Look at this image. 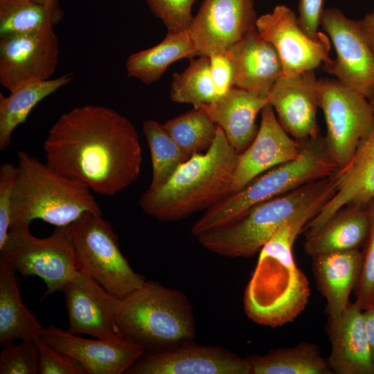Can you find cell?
Returning a JSON list of instances; mask_svg holds the SVG:
<instances>
[{"label":"cell","instance_id":"7402d4cb","mask_svg":"<svg viewBox=\"0 0 374 374\" xmlns=\"http://www.w3.org/2000/svg\"><path fill=\"white\" fill-rule=\"evenodd\" d=\"M226 53L232 63L233 86L268 94L283 75L279 55L274 46L252 29Z\"/></svg>","mask_w":374,"mask_h":374},{"label":"cell","instance_id":"603a6c76","mask_svg":"<svg viewBox=\"0 0 374 374\" xmlns=\"http://www.w3.org/2000/svg\"><path fill=\"white\" fill-rule=\"evenodd\" d=\"M268 104V94L233 87L215 104L199 109L222 130L230 145L240 154L256 137V116Z\"/></svg>","mask_w":374,"mask_h":374},{"label":"cell","instance_id":"484cf974","mask_svg":"<svg viewBox=\"0 0 374 374\" xmlns=\"http://www.w3.org/2000/svg\"><path fill=\"white\" fill-rule=\"evenodd\" d=\"M12 264L0 256V344L16 339L34 341L44 328L23 303Z\"/></svg>","mask_w":374,"mask_h":374},{"label":"cell","instance_id":"8d00e7d4","mask_svg":"<svg viewBox=\"0 0 374 374\" xmlns=\"http://www.w3.org/2000/svg\"><path fill=\"white\" fill-rule=\"evenodd\" d=\"M34 341L38 350L39 374H87L78 361L56 349L42 337Z\"/></svg>","mask_w":374,"mask_h":374},{"label":"cell","instance_id":"f546056e","mask_svg":"<svg viewBox=\"0 0 374 374\" xmlns=\"http://www.w3.org/2000/svg\"><path fill=\"white\" fill-rule=\"evenodd\" d=\"M63 17L58 0L51 4L37 0H0V38L54 26Z\"/></svg>","mask_w":374,"mask_h":374},{"label":"cell","instance_id":"e0dca14e","mask_svg":"<svg viewBox=\"0 0 374 374\" xmlns=\"http://www.w3.org/2000/svg\"><path fill=\"white\" fill-rule=\"evenodd\" d=\"M42 337L78 361L89 374L126 373L145 353L139 345L121 336L108 339L83 338L53 325L46 328Z\"/></svg>","mask_w":374,"mask_h":374},{"label":"cell","instance_id":"1f68e13d","mask_svg":"<svg viewBox=\"0 0 374 374\" xmlns=\"http://www.w3.org/2000/svg\"><path fill=\"white\" fill-rule=\"evenodd\" d=\"M170 99L176 103H188L199 109L217 101L210 71L208 56L190 58V64L180 73H173Z\"/></svg>","mask_w":374,"mask_h":374},{"label":"cell","instance_id":"d4e9b609","mask_svg":"<svg viewBox=\"0 0 374 374\" xmlns=\"http://www.w3.org/2000/svg\"><path fill=\"white\" fill-rule=\"evenodd\" d=\"M370 229L366 206L346 205L338 210L315 233L305 236V252L312 257L332 252L359 249Z\"/></svg>","mask_w":374,"mask_h":374},{"label":"cell","instance_id":"277c9868","mask_svg":"<svg viewBox=\"0 0 374 374\" xmlns=\"http://www.w3.org/2000/svg\"><path fill=\"white\" fill-rule=\"evenodd\" d=\"M17 160L10 229L29 226L35 220L65 226L86 213L103 215L92 190L82 181L26 152H18Z\"/></svg>","mask_w":374,"mask_h":374},{"label":"cell","instance_id":"30bf717a","mask_svg":"<svg viewBox=\"0 0 374 374\" xmlns=\"http://www.w3.org/2000/svg\"><path fill=\"white\" fill-rule=\"evenodd\" d=\"M318 96L327 127L326 150L337 168L341 169L373 127L374 113L367 98L337 80H319Z\"/></svg>","mask_w":374,"mask_h":374},{"label":"cell","instance_id":"836d02e7","mask_svg":"<svg viewBox=\"0 0 374 374\" xmlns=\"http://www.w3.org/2000/svg\"><path fill=\"white\" fill-rule=\"evenodd\" d=\"M39 373L38 350L34 341L21 340L2 346L0 374Z\"/></svg>","mask_w":374,"mask_h":374},{"label":"cell","instance_id":"d6a6232c","mask_svg":"<svg viewBox=\"0 0 374 374\" xmlns=\"http://www.w3.org/2000/svg\"><path fill=\"white\" fill-rule=\"evenodd\" d=\"M163 125L189 158L211 148L218 128L205 112L195 108Z\"/></svg>","mask_w":374,"mask_h":374},{"label":"cell","instance_id":"d590c367","mask_svg":"<svg viewBox=\"0 0 374 374\" xmlns=\"http://www.w3.org/2000/svg\"><path fill=\"white\" fill-rule=\"evenodd\" d=\"M152 12L159 18L168 31L188 30L193 16L191 10L195 0H145Z\"/></svg>","mask_w":374,"mask_h":374},{"label":"cell","instance_id":"f35d334b","mask_svg":"<svg viewBox=\"0 0 374 374\" xmlns=\"http://www.w3.org/2000/svg\"><path fill=\"white\" fill-rule=\"evenodd\" d=\"M209 60L211 75L218 100L234 87L233 66L226 53L211 55Z\"/></svg>","mask_w":374,"mask_h":374},{"label":"cell","instance_id":"ac0fdd59","mask_svg":"<svg viewBox=\"0 0 374 374\" xmlns=\"http://www.w3.org/2000/svg\"><path fill=\"white\" fill-rule=\"evenodd\" d=\"M300 153V143L288 134L271 105H267L261 111L256 137L238 155L229 193L242 189L271 168L297 159Z\"/></svg>","mask_w":374,"mask_h":374},{"label":"cell","instance_id":"e575fe53","mask_svg":"<svg viewBox=\"0 0 374 374\" xmlns=\"http://www.w3.org/2000/svg\"><path fill=\"white\" fill-rule=\"evenodd\" d=\"M370 229L363 252L361 275L355 288V302L365 310L374 306V199L366 206Z\"/></svg>","mask_w":374,"mask_h":374},{"label":"cell","instance_id":"3957f363","mask_svg":"<svg viewBox=\"0 0 374 374\" xmlns=\"http://www.w3.org/2000/svg\"><path fill=\"white\" fill-rule=\"evenodd\" d=\"M238 155L218 126L208 150L179 165L161 188L141 195V209L159 221L172 222L210 208L230 193Z\"/></svg>","mask_w":374,"mask_h":374},{"label":"cell","instance_id":"7a4b0ae2","mask_svg":"<svg viewBox=\"0 0 374 374\" xmlns=\"http://www.w3.org/2000/svg\"><path fill=\"white\" fill-rule=\"evenodd\" d=\"M320 211L310 208L284 224L259 252L244 295V308L253 322L278 327L293 321L305 308L309 282L296 266L293 245L304 226Z\"/></svg>","mask_w":374,"mask_h":374},{"label":"cell","instance_id":"7c38bea8","mask_svg":"<svg viewBox=\"0 0 374 374\" xmlns=\"http://www.w3.org/2000/svg\"><path fill=\"white\" fill-rule=\"evenodd\" d=\"M53 26L0 38V84L9 91L51 79L59 56Z\"/></svg>","mask_w":374,"mask_h":374},{"label":"cell","instance_id":"ee69618b","mask_svg":"<svg viewBox=\"0 0 374 374\" xmlns=\"http://www.w3.org/2000/svg\"><path fill=\"white\" fill-rule=\"evenodd\" d=\"M368 101L372 107V109L374 113V94L372 96L371 98L368 99Z\"/></svg>","mask_w":374,"mask_h":374},{"label":"cell","instance_id":"4fadbf2b","mask_svg":"<svg viewBox=\"0 0 374 374\" xmlns=\"http://www.w3.org/2000/svg\"><path fill=\"white\" fill-rule=\"evenodd\" d=\"M256 28L276 50L283 76L314 70L330 59L328 37L320 32L317 39L310 37L301 28L296 14L285 5L257 18Z\"/></svg>","mask_w":374,"mask_h":374},{"label":"cell","instance_id":"cb8c5ba5","mask_svg":"<svg viewBox=\"0 0 374 374\" xmlns=\"http://www.w3.org/2000/svg\"><path fill=\"white\" fill-rule=\"evenodd\" d=\"M312 258L314 279L326 300V312L328 317H336L350 303V293L361 275L363 252L359 249L332 252Z\"/></svg>","mask_w":374,"mask_h":374},{"label":"cell","instance_id":"9c48e42d","mask_svg":"<svg viewBox=\"0 0 374 374\" xmlns=\"http://www.w3.org/2000/svg\"><path fill=\"white\" fill-rule=\"evenodd\" d=\"M67 226H57L44 238L34 236L29 226L10 229L0 256L24 277L42 279L46 286L45 296L62 292L78 270Z\"/></svg>","mask_w":374,"mask_h":374},{"label":"cell","instance_id":"b9f144b4","mask_svg":"<svg viewBox=\"0 0 374 374\" xmlns=\"http://www.w3.org/2000/svg\"><path fill=\"white\" fill-rule=\"evenodd\" d=\"M361 28L374 53V10L359 20Z\"/></svg>","mask_w":374,"mask_h":374},{"label":"cell","instance_id":"ab89813d","mask_svg":"<svg viewBox=\"0 0 374 374\" xmlns=\"http://www.w3.org/2000/svg\"><path fill=\"white\" fill-rule=\"evenodd\" d=\"M323 0H299L297 20L301 28L312 39L320 34L318 30L323 8Z\"/></svg>","mask_w":374,"mask_h":374},{"label":"cell","instance_id":"f1b7e54d","mask_svg":"<svg viewBox=\"0 0 374 374\" xmlns=\"http://www.w3.org/2000/svg\"><path fill=\"white\" fill-rule=\"evenodd\" d=\"M247 358L251 367V374H333L319 347L305 341Z\"/></svg>","mask_w":374,"mask_h":374},{"label":"cell","instance_id":"8fae6325","mask_svg":"<svg viewBox=\"0 0 374 374\" xmlns=\"http://www.w3.org/2000/svg\"><path fill=\"white\" fill-rule=\"evenodd\" d=\"M320 26L330 37L336 57L323 69L339 82L368 100L374 94V53L359 20L348 18L337 8L323 9Z\"/></svg>","mask_w":374,"mask_h":374},{"label":"cell","instance_id":"ffe728a7","mask_svg":"<svg viewBox=\"0 0 374 374\" xmlns=\"http://www.w3.org/2000/svg\"><path fill=\"white\" fill-rule=\"evenodd\" d=\"M335 194L305 226V236L319 230L346 205L366 206L374 199V125L361 141L349 163L336 170Z\"/></svg>","mask_w":374,"mask_h":374},{"label":"cell","instance_id":"ba28073f","mask_svg":"<svg viewBox=\"0 0 374 374\" xmlns=\"http://www.w3.org/2000/svg\"><path fill=\"white\" fill-rule=\"evenodd\" d=\"M102 216L83 214L67 226L68 234L78 269L121 299L142 287L146 280L132 268L111 222Z\"/></svg>","mask_w":374,"mask_h":374},{"label":"cell","instance_id":"4316f807","mask_svg":"<svg viewBox=\"0 0 374 374\" xmlns=\"http://www.w3.org/2000/svg\"><path fill=\"white\" fill-rule=\"evenodd\" d=\"M197 56L188 30L168 31L158 44L130 55L125 67L130 77L149 84L157 80L175 61Z\"/></svg>","mask_w":374,"mask_h":374},{"label":"cell","instance_id":"5bb4252c","mask_svg":"<svg viewBox=\"0 0 374 374\" xmlns=\"http://www.w3.org/2000/svg\"><path fill=\"white\" fill-rule=\"evenodd\" d=\"M256 19L254 0H204L188 28L197 55L226 53Z\"/></svg>","mask_w":374,"mask_h":374},{"label":"cell","instance_id":"74e56055","mask_svg":"<svg viewBox=\"0 0 374 374\" xmlns=\"http://www.w3.org/2000/svg\"><path fill=\"white\" fill-rule=\"evenodd\" d=\"M17 167L5 162L0 166V248L10 229L11 206Z\"/></svg>","mask_w":374,"mask_h":374},{"label":"cell","instance_id":"83f0119b","mask_svg":"<svg viewBox=\"0 0 374 374\" xmlns=\"http://www.w3.org/2000/svg\"><path fill=\"white\" fill-rule=\"evenodd\" d=\"M71 73L54 79L30 82L10 91L7 96L0 93V150L11 141L15 128L26 121L33 109L43 99L71 82Z\"/></svg>","mask_w":374,"mask_h":374},{"label":"cell","instance_id":"6da1fadb","mask_svg":"<svg viewBox=\"0 0 374 374\" xmlns=\"http://www.w3.org/2000/svg\"><path fill=\"white\" fill-rule=\"evenodd\" d=\"M46 163L92 191L114 195L139 177V136L132 122L113 109L76 107L61 115L44 143Z\"/></svg>","mask_w":374,"mask_h":374},{"label":"cell","instance_id":"4dcf8cb0","mask_svg":"<svg viewBox=\"0 0 374 374\" xmlns=\"http://www.w3.org/2000/svg\"><path fill=\"white\" fill-rule=\"evenodd\" d=\"M143 131L148 144L152 162V180L148 189L157 190L171 177L177 168L190 158L171 137L163 124L146 120Z\"/></svg>","mask_w":374,"mask_h":374},{"label":"cell","instance_id":"d6986e66","mask_svg":"<svg viewBox=\"0 0 374 374\" xmlns=\"http://www.w3.org/2000/svg\"><path fill=\"white\" fill-rule=\"evenodd\" d=\"M318 82L314 70L291 76H280L269 89V104L288 134L298 141L320 134L317 112Z\"/></svg>","mask_w":374,"mask_h":374},{"label":"cell","instance_id":"5b68a950","mask_svg":"<svg viewBox=\"0 0 374 374\" xmlns=\"http://www.w3.org/2000/svg\"><path fill=\"white\" fill-rule=\"evenodd\" d=\"M335 172L258 204L233 223L197 238L204 248L220 256L251 257L287 221L310 208H322L336 191Z\"/></svg>","mask_w":374,"mask_h":374},{"label":"cell","instance_id":"8992f818","mask_svg":"<svg viewBox=\"0 0 374 374\" xmlns=\"http://www.w3.org/2000/svg\"><path fill=\"white\" fill-rule=\"evenodd\" d=\"M299 142L301 153L297 159L271 168L242 189L229 193L206 209L192 226L191 233L197 237L227 226L253 206L327 177L338 169L321 134Z\"/></svg>","mask_w":374,"mask_h":374},{"label":"cell","instance_id":"60d3db41","mask_svg":"<svg viewBox=\"0 0 374 374\" xmlns=\"http://www.w3.org/2000/svg\"><path fill=\"white\" fill-rule=\"evenodd\" d=\"M365 330L374 363V306L364 310Z\"/></svg>","mask_w":374,"mask_h":374},{"label":"cell","instance_id":"44dd1931","mask_svg":"<svg viewBox=\"0 0 374 374\" xmlns=\"http://www.w3.org/2000/svg\"><path fill=\"white\" fill-rule=\"evenodd\" d=\"M331 350L327 360L335 374H374L364 310L350 303L336 317H328L326 328Z\"/></svg>","mask_w":374,"mask_h":374},{"label":"cell","instance_id":"7bdbcfd3","mask_svg":"<svg viewBox=\"0 0 374 374\" xmlns=\"http://www.w3.org/2000/svg\"><path fill=\"white\" fill-rule=\"evenodd\" d=\"M39 3L43 4H51L53 3L55 0H37Z\"/></svg>","mask_w":374,"mask_h":374},{"label":"cell","instance_id":"2e32d148","mask_svg":"<svg viewBox=\"0 0 374 374\" xmlns=\"http://www.w3.org/2000/svg\"><path fill=\"white\" fill-rule=\"evenodd\" d=\"M62 292L68 313V330L105 339L121 336L116 325L120 299L93 278L78 270Z\"/></svg>","mask_w":374,"mask_h":374},{"label":"cell","instance_id":"52a82bcc","mask_svg":"<svg viewBox=\"0 0 374 374\" xmlns=\"http://www.w3.org/2000/svg\"><path fill=\"white\" fill-rule=\"evenodd\" d=\"M118 334L145 352L192 340L195 334L190 303L180 291L146 280L120 299L116 315Z\"/></svg>","mask_w":374,"mask_h":374},{"label":"cell","instance_id":"9a60e30c","mask_svg":"<svg viewBox=\"0 0 374 374\" xmlns=\"http://www.w3.org/2000/svg\"><path fill=\"white\" fill-rule=\"evenodd\" d=\"M131 374H251L247 358L217 346L176 345L145 352Z\"/></svg>","mask_w":374,"mask_h":374}]
</instances>
